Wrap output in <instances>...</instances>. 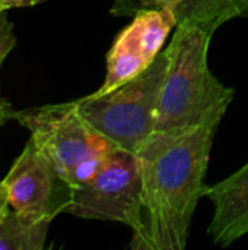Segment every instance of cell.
Instances as JSON below:
<instances>
[{
  "instance_id": "1",
  "label": "cell",
  "mask_w": 248,
  "mask_h": 250,
  "mask_svg": "<svg viewBox=\"0 0 248 250\" xmlns=\"http://www.w3.org/2000/svg\"><path fill=\"white\" fill-rule=\"evenodd\" d=\"M227 111L203 122L153 132L136 151L142 180V226L133 250H184L191 220L205 195V177L216 130Z\"/></svg>"
},
{
  "instance_id": "14",
  "label": "cell",
  "mask_w": 248,
  "mask_h": 250,
  "mask_svg": "<svg viewBox=\"0 0 248 250\" xmlns=\"http://www.w3.org/2000/svg\"><path fill=\"white\" fill-rule=\"evenodd\" d=\"M13 107L9 101H6L4 98H0V127L4 126L9 120L13 119Z\"/></svg>"
},
{
  "instance_id": "4",
  "label": "cell",
  "mask_w": 248,
  "mask_h": 250,
  "mask_svg": "<svg viewBox=\"0 0 248 250\" xmlns=\"http://www.w3.org/2000/svg\"><path fill=\"white\" fill-rule=\"evenodd\" d=\"M167 72L162 53L137 78L105 95L76 100L82 117L115 148L136 152L155 132L159 94Z\"/></svg>"
},
{
  "instance_id": "8",
  "label": "cell",
  "mask_w": 248,
  "mask_h": 250,
  "mask_svg": "<svg viewBox=\"0 0 248 250\" xmlns=\"http://www.w3.org/2000/svg\"><path fill=\"white\" fill-rule=\"evenodd\" d=\"M205 196L213 204L208 234L215 245L227 248L248 234V163L219 183L206 186Z\"/></svg>"
},
{
  "instance_id": "12",
  "label": "cell",
  "mask_w": 248,
  "mask_h": 250,
  "mask_svg": "<svg viewBox=\"0 0 248 250\" xmlns=\"http://www.w3.org/2000/svg\"><path fill=\"white\" fill-rule=\"evenodd\" d=\"M47 0H0L1 9H15V7H32L37 4H41Z\"/></svg>"
},
{
  "instance_id": "5",
  "label": "cell",
  "mask_w": 248,
  "mask_h": 250,
  "mask_svg": "<svg viewBox=\"0 0 248 250\" xmlns=\"http://www.w3.org/2000/svg\"><path fill=\"white\" fill-rule=\"evenodd\" d=\"M64 214L121 223L137 231L142 226V180L136 152L115 149L89 182L75 189Z\"/></svg>"
},
{
  "instance_id": "9",
  "label": "cell",
  "mask_w": 248,
  "mask_h": 250,
  "mask_svg": "<svg viewBox=\"0 0 248 250\" xmlns=\"http://www.w3.org/2000/svg\"><path fill=\"white\" fill-rule=\"evenodd\" d=\"M153 7H168L177 16L178 23H191L213 34L231 19L248 18V0H113L110 12L126 18Z\"/></svg>"
},
{
  "instance_id": "7",
  "label": "cell",
  "mask_w": 248,
  "mask_h": 250,
  "mask_svg": "<svg viewBox=\"0 0 248 250\" xmlns=\"http://www.w3.org/2000/svg\"><path fill=\"white\" fill-rule=\"evenodd\" d=\"M118 32L105 62V78L94 95H105L143 73L162 53L178 19L168 7L143 9Z\"/></svg>"
},
{
  "instance_id": "11",
  "label": "cell",
  "mask_w": 248,
  "mask_h": 250,
  "mask_svg": "<svg viewBox=\"0 0 248 250\" xmlns=\"http://www.w3.org/2000/svg\"><path fill=\"white\" fill-rule=\"evenodd\" d=\"M16 47V35L13 31V22L7 16V10L0 7V67Z\"/></svg>"
},
{
  "instance_id": "3",
  "label": "cell",
  "mask_w": 248,
  "mask_h": 250,
  "mask_svg": "<svg viewBox=\"0 0 248 250\" xmlns=\"http://www.w3.org/2000/svg\"><path fill=\"white\" fill-rule=\"evenodd\" d=\"M13 120L31 132L42 154L75 189L89 182L118 149L82 117L76 101L15 110Z\"/></svg>"
},
{
  "instance_id": "6",
  "label": "cell",
  "mask_w": 248,
  "mask_h": 250,
  "mask_svg": "<svg viewBox=\"0 0 248 250\" xmlns=\"http://www.w3.org/2000/svg\"><path fill=\"white\" fill-rule=\"evenodd\" d=\"M10 208L37 221H53L64 214L75 188L56 170L32 138L3 179Z\"/></svg>"
},
{
  "instance_id": "13",
  "label": "cell",
  "mask_w": 248,
  "mask_h": 250,
  "mask_svg": "<svg viewBox=\"0 0 248 250\" xmlns=\"http://www.w3.org/2000/svg\"><path fill=\"white\" fill-rule=\"evenodd\" d=\"M10 202H9V193H7V188L6 183L1 180L0 182V223L4 220V217L9 214L10 211Z\"/></svg>"
},
{
  "instance_id": "2",
  "label": "cell",
  "mask_w": 248,
  "mask_h": 250,
  "mask_svg": "<svg viewBox=\"0 0 248 250\" xmlns=\"http://www.w3.org/2000/svg\"><path fill=\"white\" fill-rule=\"evenodd\" d=\"M213 32L191 23H178L167 54L155 132L184 129L213 113L227 111L235 89L224 85L210 70L208 56Z\"/></svg>"
},
{
  "instance_id": "10",
  "label": "cell",
  "mask_w": 248,
  "mask_h": 250,
  "mask_svg": "<svg viewBox=\"0 0 248 250\" xmlns=\"http://www.w3.org/2000/svg\"><path fill=\"white\" fill-rule=\"evenodd\" d=\"M50 221H37L10 209L0 223V250H42Z\"/></svg>"
}]
</instances>
